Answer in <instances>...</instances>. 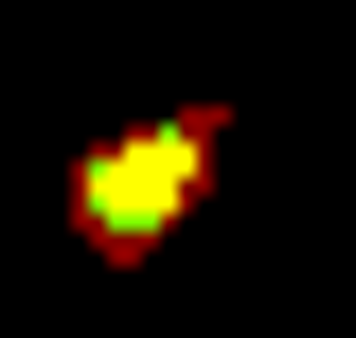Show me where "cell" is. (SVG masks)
<instances>
[{
  "label": "cell",
  "instance_id": "obj_1",
  "mask_svg": "<svg viewBox=\"0 0 356 338\" xmlns=\"http://www.w3.org/2000/svg\"><path fill=\"white\" fill-rule=\"evenodd\" d=\"M196 161H214V125H143L125 161H89V232H161L196 196Z\"/></svg>",
  "mask_w": 356,
  "mask_h": 338
}]
</instances>
